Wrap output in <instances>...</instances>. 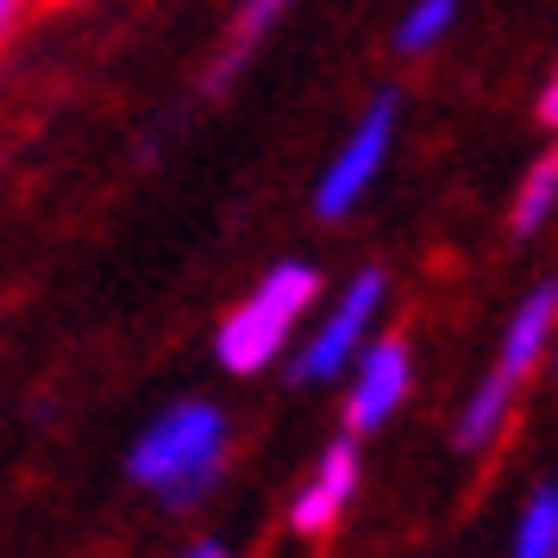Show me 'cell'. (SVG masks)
<instances>
[{
    "label": "cell",
    "mask_w": 558,
    "mask_h": 558,
    "mask_svg": "<svg viewBox=\"0 0 558 558\" xmlns=\"http://www.w3.org/2000/svg\"><path fill=\"white\" fill-rule=\"evenodd\" d=\"M220 464H227V414L202 396H189V402H170L132 439L126 477L163 496L170 508H189L220 483Z\"/></svg>",
    "instance_id": "cell-1"
},
{
    "label": "cell",
    "mask_w": 558,
    "mask_h": 558,
    "mask_svg": "<svg viewBox=\"0 0 558 558\" xmlns=\"http://www.w3.org/2000/svg\"><path fill=\"white\" fill-rule=\"evenodd\" d=\"M314 295H320V270H314V264H295V257L277 264V270L220 320V339H214L220 364H227L232 377L264 371V364L289 345V332H295V320L314 307Z\"/></svg>",
    "instance_id": "cell-2"
},
{
    "label": "cell",
    "mask_w": 558,
    "mask_h": 558,
    "mask_svg": "<svg viewBox=\"0 0 558 558\" xmlns=\"http://www.w3.org/2000/svg\"><path fill=\"white\" fill-rule=\"evenodd\" d=\"M396 113H402V95H377V101L357 113L352 138L332 151V163L320 170V189H314V214H320V220H345V214L364 202V189L377 182L383 157H389Z\"/></svg>",
    "instance_id": "cell-3"
},
{
    "label": "cell",
    "mask_w": 558,
    "mask_h": 558,
    "mask_svg": "<svg viewBox=\"0 0 558 558\" xmlns=\"http://www.w3.org/2000/svg\"><path fill=\"white\" fill-rule=\"evenodd\" d=\"M383 289H389L383 270H357L352 289L339 295V307H332L327 320H320V332L302 345V357H295V383H332L357 352H364V332H371V320H377Z\"/></svg>",
    "instance_id": "cell-4"
},
{
    "label": "cell",
    "mask_w": 558,
    "mask_h": 558,
    "mask_svg": "<svg viewBox=\"0 0 558 558\" xmlns=\"http://www.w3.org/2000/svg\"><path fill=\"white\" fill-rule=\"evenodd\" d=\"M408 383H414V352L408 339H377L357 352V377H352V396H345V433H377L396 408H402Z\"/></svg>",
    "instance_id": "cell-5"
},
{
    "label": "cell",
    "mask_w": 558,
    "mask_h": 558,
    "mask_svg": "<svg viewBox=\"0 0 558 558\" xmlns=\"http://www.w3.org/2000/svg\"><path fill=\"white\" fill-rule=\"evenodd\" d=\"M352 496H357V446H352V433H345L339 446L320 452L314 477L302 483V496H295V508H289V527L295 533H327L332 521L352 508Z\"/></svg>",
    "instance_id": "cell-6"
},
{
    "label": "cell",
    "mask_w": 558,
    "mask_h": 558,
    "mask_svg": "<svg viewBox=\"0 0 558 558\" xmlns=\"http://www.w3.org/2000/svg\"><path fill=\"white\" fill-rule=\"evenodd\" d=\"M553 320H558V282H539L527 302L514 307V320H508L496 377H508L514 389H521V377H527L533 364L546 357V345H553Z\"/></svg>",
    "instance_id": "cell-7"
},
{
    "label": "cell",
    "mask_w": 558,
    "mask_h": 558,
    "mask_svg": "<svg viewBox=\"0 0 558 558\" xmlns=\"http://www.w3.org/2000/svg\"><path fill=\"white\" fill-rule=\"evenodd\" d=\"M289 13V0H239V13H232V32H227V45H220V57H214V76H207V88L220 95L245 63H252V51L277 32V20Z\"/></svg>",
    "instance_id": "cell-8"
},
{
    "label": "cell",
    "mask_w": 558,
    "mask_h": 558,
    "mask_svg": "<svg viewBox=\"0 0 558 558\" xmlns=\"http://www.w3.org/2000/svg\"><path fill=\"white\" fill-rule=\"evenodd\" d=\"M508 408H514V383H508V377H496V371H489V377H483L477 389H471V402L458 408L452 446H458V452H483V446H489V439L502 433Z\"/></svg>",
    "instance_id": "cell-9"
},
{
    "label": "cell",
    "mask_w": 558,
    "mask_h": 558,
    "mask_svg": "<svg viewBox=\"0 0 558 558\" xmlns=\"http://www.w3.org/2000/svg\"><path fill=\"white\" fill-rule=\"evenodd\" d=\"M553 214H558V145L533 163L527 177H521L514 207H508V227H514V239H533V232L546 227Z\"/></svg>",
    "instance_id": "cell-10"
},
{
    "label": "cell",
    "mask_w": 558,
    "mask_h": 558,
    "mask_svg": "<svg viewBox=\"0 0 558 558\" xmlns=\"http://www.w3.org/2000/svg\"><path fill=\"white\" fill-rule=\"evenodd\" d=\"M514 558H558V483H539L514 527Z\"/></svg>",
    "instance_id": "cell-11"
},
{
    "label": "cell",
    "mask_w": 558,
    "mask_h": 558,
    "mask_svg": "<svg viewBox=\"0 0 558 558\" xmlns=\"http://www.w3.org/2000/svg\"><path fill=\"white\" fill-rule=\"evenodd\" d=\"M458 7H464V0H414V7H408V20L396 26V51H408V57L433 51V45L452 32Z\"/></svg>",
    "instance_id": "cell-12"
},
{
    "label": "cell",
    "mask_w": 558,
    "mask_h": 558,
    "mask_svg": "<svg viewBox=\"0 0 558 558\" xmlns=\"http://www.w3.org/2000/svg\"><path fill=\"white\" fill-rule=\"evenodd\" d=\"M539 120H546V126H558V70H553V82L539 88Z\"/></svg>",
    "instance_id": "cell-13"
},
{
    "label": "cell",
    "mask_w": 558,
    "mask_h": 558,
    "mask_svg": "<svg viewBox=\"0 0 558 558\" xmlns=\"http://www.w3.org/2000/svg\"><path fill=\"white\" fill-rule=\"evenodd\" d=\"M20 13H26V0H0V45L13 38V26H20Z\"/></svg>",
    "instance_id": "cell-14"
},
{
    "label": "cell",
    "mask_w": 558,
    "mask_h": 558,
    "mask_svg": "<svg viewBox=\"0 0 558 558\" xmlns=\"http://www.w3.org/2000/svg\"><path fill=\"white\" fill-rule=\"evenodd\" d=\"M182 558H232V553H227V546H220V539H202V546H189V553H182Z\"/></svg>",
    "instance_id": "cell-15"
},
{
    "label": "cell",
    "mask_w": 558,
    "mask_h": 558,
    "mask_svg": "<svg viewBox=\"0 0 558 558\" xmlns=\"http://www.w3.org/2000/svg\"><path fill=\"white\" fill-rule=\"evenodd\" d=\"M553 371H558V352H553Z\"/></svg>",
    "instance_id": "cell-16"
}]
</instances>
